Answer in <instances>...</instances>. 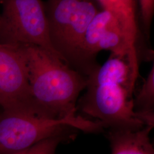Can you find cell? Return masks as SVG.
Listing matches in <instances>:
<instances>
[{
	"label": "cell",
	"instance_id": "7c38bea8",
	"mask_svg": "<svg viewBox=\"0 0 154 154\" xmlns=\"http://www.w3.org/2000/svg\"><path fill=\"white\" fill-rule=\"evenodd\" d=\"M74 135H63L42 140L24 150L11 154H55L59 144Z\"/></svg>",
	"mask_w": 154,
	"mask_h": 154
},
{
	"label": "cell",
	"instance_id": "8fae6325",
	"mask_svg": "<svg viewBox=\"0 0 154 154\" xmlns=\"http://www.w3.org/2000/svg\"><path fill=\"white\" fill-rule=\"evenodd\" d=\"M134 110L136 112H154V65L144 80L142 88L134 99Z\"/></svg>",
	"mask_w": 154,
	"mask_h": 154
},
{
	"label": "cell",
	"instance_id": "8992f818",
	"mask_svg": "<svg viewBox=\"0 0 154 154\" xmlns=\"http://www.w3.org/2000/svg\"><path fill=\"white\" fill-rule=\"evenodd\" d=\"M0 107L35 115L27 63L20 46L0 45Z\"/></svg>",
	"mask_w": 154,
	"mask_h": 154
},
{
	"label": "cell",
	"instance_id": "4fadbf2b",
	"mask_svg": "<svg viewBox=\"0 0 154 154\" xmlns=\"http://www.w3.org/2000/svg\"><path fill=\"white\" fill-rule=\"evenodd\" d=\"M140 7L141 21L143 30L147 38H149L151 26L154 13V0H140L138 1Z\"/></svg>",
	"mask_w": 154,
	"mask_h": 154
},
{
	"label": "cell",
	"instance_id": "277c9868",
	"mask_svg": "<svg viewBox=\"0 0 154 154\" xmlns=\"http://www.w3.org/2000/svg\"><path fill=\"white\" fill-rule=\"evenodd\" d=\"M78 100L83 112L98 119L110 130H139L154 126V112H136L134 99L125 86L118 83L88 86Z\"/></svg>",
	"mask_w": 154,
	"mask_h": 154
},
{
	"label": "cell",
	"instance_id": "6da1fadb",
	"mask_svg": "<svg viewBox=\"0 0 154 154\" xmlns=\"http://www.w3.org/2000/svg\"><path fill=\"white\" fill-rule=\"evenodd\" d=\"M18 46L26 58L35 114L51 119L77 116V101L86 88L87 77L46 50L34 45Z\"/></svg>",
	"mask_w": 154,
	"mask_h": 154
},
{
	"label": "cell",
	"instance_id": "30bf717a",
	"mask_svg": "<svg viewBox=\"0 0 154 154\" xmlns=\"http://www.w3.org/2000/svg\"><path fill=\"white\" fill-rule=\"evenodd\" d=\"M128 75L129 68L126 60L111 55L102 66L87 77V86L118 83L126 88Z\"/></svg>",
	"mask_w": 154,
	"mask_h": 154
},
{
	"label": "cell",
	"instance_id": "9c48e42d",
	"mask_svg": "<svg viewBox=\"0 0 154 154\" xmlns=\"http://www.w3.org/2000/svg\"><path fill=\"white\" fill-rule=\"evenodd\" d=\"M153 127L146 126L136 131L110 130L111 154H154L149 138Z\"/></svg>",
	"mask_w": 154,
	"mask_h": 154
},
{
	"label": "cell",
	"instance_id": "5b68a950",
	"mask_svg": "<svg viewBox=\"0 0 154 154\" xmlns=\"http://www.w3.org/2000/svg\"><path fill=\"white\" fill-rule=\"evenodd\" d=\"M1 3L0 45H34L49 51L61 60L50 41L44 2L5 0Z\"/></svg>",
	"mask_w": 154,
	"mask_h": 154
},
{
	"label": "cell",
	"instance_id": "3957f363",
	"mask_svg": "<svg viewBox=\"0 0 154 154\" xmlns=\"http://www.w3.org/2000/svg\"><path fill=\"white\" fill-rule=\"evenodd\" d=\"M44 6L54 49L67 65L79 72L85 34L99 11L88 0H49Z\"/></svg>",
	"mask_w": 154,
	"mask_h": 154
},
{
	"label": "cell",
	"instance_id": "52a82bcc",
	"mask_svg": "<svg viewBox=\"0 0 154 154\" xmlns=\"http://www.w3.org/2000/svg\"><path fill=\"white\" fill-rule=\"evenodd\" d=\"M109 50L111 55L126 60L127 51L121 29L114 16L109 11L97 13L87 29L81 50L79 72L88 77L99 67L97 55Z\"/></svg>",
	"mask_w": 154,
	"mask_h": 154
},
{
	"label": "cell",
	"instance_id": "ba28073f",
	"mask_svg": "<svg viewBox=\"0 0 154 154\" xmlns=\"http://www.w3.org/2000/svg\"><path fill=\"white\" fill-rule=\"evenodd\" d=\"M96 2L102 8V10L110 11L116 17L120 25L126 46V61L129 68L126 89L129 95L132 97L135 84L139 75L137 48L138 29L135 17L136 1L132 0H98Z\"/></svg>",
	"mask_w": 154,
	"mask_h": 154
},
{
	"label": "cell",
	"instance_id": "5bb4252c",
	"mask_svg": "<svg viewBox=\"0 0 154 154\" xmlns=\"http://www.w3.org/2000/svg\"><path fill=\"white\" fill-rule=\"evenodd\" d=\"M2 109H1V108L0 107V113L2 112Z\"/></svg>",
	"mask_w": 154,
	"mask_h": 154
},
{
	"label": "cell",
	"instance_id": "7a4b0ae2",
	"mask_svg": "<svg viewBox=\"0 0 154 154\" xmlns=\"http://www.w3.org/2000/svg\"><path fill=\"white\" fill-rule=\"evenodd\" d=\"M104 126L81 116L51 119L16 111L0 113V154H11L28 149L45 139L81 130L98 132Z\"/></svg>",
	"mask_w": 154,
	"mask_h": 154
}]
</instances>
